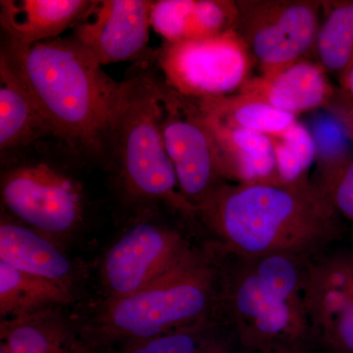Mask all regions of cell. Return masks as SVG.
<instances>
[{
    "label": "cell",
    "mask_w": 353,
    "mask_h": 353,
    "mask_svg": "<svg viewBox=\"0 0 353 353\" xmlns=\"http://www.w3.org/2000/svg\"><path fill=\"white\" fill-rule=\"evenodd\" d=\"M196 219L221 252L245 257L307 259L350 229L309 178L224 183L197 208Z\"/></svg>",
    "instance_id": "6da1fadb"
},
{
    "label": "cell",
    "mask_w": 353,
    "mask_h": 353,
    "mask_svg": "<svg viewBox=\"0 0 353 353\" xmlns=\"http://www.w3.org/2000/svg\"><path fill=\"white\" fill-rule=\"evenodd\" d=\"M0 60L22 81L65 146L75 154L105 160L122 82L69 38L29 46L6 41Z\"/></svg>",
    "instance_id": "7a4b0ae2"
},
{
    "label": "cell",
    "mask_w": 353,
    "mask_h": 353,
    "mask_svg": "<svg viewBox=\"0 0 353 353\" xmlns=\"http://www.w3.org/2000/svg\"><path fill=\"white\" fill-rule=\"evenodd\" d=\"M222 253L218 316L245 352L314 353L305 259Z\"/></svg>",
    "instance_id": "3957f363"
},
{
    "label": "cell",
    "mask_w": 353,
    "mask_h": 353,
    "mask_svg": "<svg viewBox=\"0 0 353 353\" xmlns=\"http://www.w3.org/2000/svg\"><path fill=\"white\" fill-rule=\"evenodd\" d=\"M221 259L215 245L194 248L173 269L129 296L108 299L88 341L125 345L189 326L217 315Z\"/></svg>",
    "instance_id": "277c9868"
},
{
    "label": "cell",
    "mask_w": 353,
    "mask_h": 353,
    "mask_svg": "<svg viewBox=\"0 0 353 353\" xmlns=\"http://www.w3.org/2000/svg\"><path fill=\"white\" fill-rule=\"evenodd\" d=\"M143 65L128 77L114 115L105 160L131 201L163 204L189 219L196 210L183 199L158 119L159 77Z\"/></svg>",
    "instance_id": "5b68a950"
},
{
    "label": "cell",
    "mask_w": 353,
    "mask_h": 353,
    "mask_svg": "<svg viewBox=\"0 0 353 353\" xmlns=\"http://www.w3.org/2000/svg\"><path fill=\"white\" fill-rule=\"evenodd\" d=\"M163 82L188 99H217L240 92L254 60L236 30L213 38L162 44L157 51Z\"/></svg>",
    "instance_id": "8992f818"
},
{
    "label": "cell",
    "mask_w": 353,
    "mask_h": 353,
    "mask_svg": "<svg viewBox=\"0 0 353 353\" xmlns=\"http://www.w3.org/2000/svg\"><path fill=\"white\" fill-rule=\"evenodd\" d=\"M158 119L181 194L197 209L228 183L221 170L214 139L194 99L158 80Z\"/></svg>",
    "instance_id": "52a82bcc"
},
{
    "label": "cell",
    "mask_w": 353,
    "mask_h": 353,
    "mask_svg": "<svg viewBox=\"0 0 353 353\" xmlns=\"http://www.w3.org/2000/svg\"><path fill=\"white\" fill-rule=\"evenodd\" d=\"M3 164L2 203L17 219L48 238L71 233L82 222V188L55 165L29 155Z\"/></svg>",
    "instance_id": "ba28073f"
},
{
    "label": "cell",
    "mask_w": 353,
    "mask_h": 353,
    "mask_svg": "<svg viewBox=\"0 0 353 353\" xmlns=\"http://www.w3.org/2000/svg\"><path fill=\"white\" fill-rule=\"evenodd\" d=\"M314 353H353V230L305 259Z\"/></svg>",
    "instance_id": "9c48e42d"
},
{
    "label": "cell",
    "mask_w": 353,
    "mask_h": 353,
    "mask_svg": "<svg viewBox=\"0 0 353 353\" xmlns=\"http://www.w3.org/2000/svg\"><path fill=\"white\" fill-rule=\"evenodd\" d=\"M236 32L259 64L260 76L271 78L303 60L314 48L322 4L313 1L236 2Z\"/></svg>",
    "instance_id": "30bf717a"
},
{
    "label": "cell",
    "mask_w": 353,
    "mask_h": 353,
    "mask_svg": "<svg viewBox=\"0 0 353 353\" xmlns=\"http://www.w3.org/2000/svg\"><path fill=\"white\" fill-rule=\"evenodd\" d=\"M194 248L176 230L138 221L111 246L102 262V282L109 299L129 296L152 284Z\"/></svg>",
    "instance_id": "8fae6325"
},
{
    "label": "cell",
    "mask_w": 353,
    "mask_h": 353,
    "mask_svg": "<svg viewBox=\"0 0 353 353\" xmlns=\"http://www.w3.org/2000/svg\"><path fill=\"white\" fill-rule=\"evenodd\" d=\"M153 3L95 0L69 39L101 66L138 61L148 53Z\"/></svg>",
    "instance_id": "7c38bea8"
},
{
    "label": "cell",
    "mask_w": 353,
    "mask_h": 353,
    "mask_svg": "<svg viewBox=\"0 0 353 353\" xmlns=\"http://www.w3.org/2000/svg\"><path fill=\"white\" fill-rule=\"evenodd\" d=\"M46 139H53L64 145L39 111L22 81L6 62L0 60V152L2 164L39 150L38 145H43Z\"/></svg>",
    "instance_id": "4fadbf2b"
},
{
    "label": "cell",
    "mask_w": 353,
    "mask_h": 353,
    "mask_svg": "<svg viewBox=\"0 0 353 353\" xmlns=\"http://www.w3.org/2000/svg\"><path fill=\"white\" fill-rule=\"evenodd\" d=\"M326 73L319 64L301 60L271 78L252 77L236 94L297 116L333 101Z\"/></svg>",
    "instance_id": "5bb4252c"
},
{
    "label": "cell",
    "mask_w": 353,
    "mask_h": 353,
    "mask_svg": "<svg viewBox=\"0 0 353 353\" xmlns=\"http://www.w3.org/2000/svg\"><path fill=\"white\" fill-rule=\"evenodd\" d=\"M92 4L90 0H1L0 23L7 41L29 46L73 29Z\"/></svg>",
    "instance_id": "9a60e30c"
},
{
    "label": "cell",
    "mask_w": 353,
    "mask_h": 353,
    "mask_svg": "<svg viewBox=\"0 0 353 353\" xmlns=\"http://www.w3.org/2000/svg\"><path fill=\"white\" fill-rule=\"evenodd\" d=\"M150 22L166 43L213 38L236 30L239 7L224 0H159Z\"/></svg>",
    "instance_id": "2e32d148"
},
{
    "label": "cell",
    "mask_w": 353,
    "mask_h": 353,
    "mask_svg": "<svg viewBox=\"0 0 353 353\" xmlns=\"http://www.w3.org/2000/svg\"><path fill=\"white\" fill-rule=\"evenodd\" d=\"M204 120L214 139L221 170L227 182H253L278 176L270 137L224 126L205 117Z\"/></svg>",
    "instance_id": "e0dca14e"
},
{
    "label": "cell",
    "mask_w": 353,
    "mask_h": 353,
    "mask_svg": "<svg viewBox=\"0 0 353 353\" xmlns=\"http://www.w3.org/2000/svg\"><path fill=\"white\" fill-rule=\"evenodd\" d=\"M48 240L32 228L2 218L0 261L26 273L69 285L71 263Z\"/></svg>",
    "instance_id": "ac0fdd59"
},
{
    "label": "cell",
    "mask_w": 353,
    "mask_h": 353,
    "mask_svg": "<svg viewBox=\"0 0 353 353\" xmlns=\"http://www.w3.org/2000/svg\"><path fill=\"white\" fill-rule=\"evenodd\" d=\"M69 285L18 270L0 261V315L16 319L71 301Z\"/></svg>",
    "instance_id": "d6986e66"
},
{
    "label": "cell",
    "mask_w": 353,
    "mask_h": 353,
    "mask_svg": "<svg viewBox=\"0 0 353 353\" xmlns=\"http://www.w3.org/2000/svg\"><path fill=\"white\" fill-rule=\"evenodd\" d=\"M236 334L218 315L145 341L122 353H245Z\"/></svg>",
    "instance_id": "ffe728a7"
},
{
    "label": "cell",
    "mask_w": 353,
    "mask_h": 353,
    "mask_svg": "<svg viewBox=\"0 0 353 353\" xmlns=\"http://www.w3.org/2000/svg\"><path fill=\"white\" fill-rule=\"evenodd\" d=\"M204 117L209 121L281 138L297 123L296 116L240 94L196 101Z\"/></svg>",
    "instance_id": "44dd1931"
},
{
    "label": "cell",
    "mask_w": 353,
    "mask_h": 353,
    "mask_svg": "<svg viewBox=\"0 0 353 353\" xmlns=\"http://www.w3.org/2000/svg\"><path fill=\"white\" fill-rule=\"evenodd\" d=\"M51 311L2 320V347L9 353H85L66 324Z\"/></svg>",
    "instance_id": "7402d4cb"
},
{
    "label": "cell",
    "mask_w": 353,
    "mask_h": 353,
    "mask_svg": "<svg viewBox=\"0 0 353 353\" xmlns=\"http://www.w3.org/2000/svg\"><path fill=\"white\" fill-rule=\"evenodd\" d=\"M314 48L318 64L341 79L353 62V1L332 4L320 24Z\"/></svg>",
    "instance_id": "603a6c76"
},
{
    "label": "cell",
    "mask_w": 353,
    "mask_h": 353,
    "mask_svg": "<svg viewBox=\"0 0 353 353\" xmlns=\"http://www.w3.org/2000/svg\"><path fill=\"white\" fill-rule=\"evenodd\" d=\"M271 139L279 178L285 182L308 178L309 169L317 159V145L310 130L297 122L284 136Z\"/></svg>",
    "instance_id": "cb8c5ba5"
},
{
    "label": "cell",
    "mask_w": 353,
    "mask_h": 353,
    "mask_svg": "<svg viewBox=\"0 0 353 353\" xmlns=\"http://www.w3.org/2000/svg\"><path fill=\"white\" fill-rule=\"evenodd\" d=\"M312 182L324 192L336 214L353 230V157Z\"/></svg>",
    "instance_id": "d4e9b609"
},
{
    "label": "cell",
    "mask_w": 353,
    "mask_h": 353,
    "mask_svg": "<svg viewBox=\"0 0 353 353\" xmlns=\"http://www.w3.org/2000/svg\"><path fill=\"white\" fill-rule=\"evenodd\" d=\"M341 101L336 104V114L353 120V62L340 79Z\"/></svg>",
    "instance_id": "484cf974"
},
{
    "label": "cell",
    "mask_w": 353,
    "mask_h": 353,
    "mask_svg": "<svg viewBox=\"0 0 353 353\" xmlns=\"http://www.w3.org/2000/svg\"><path fill=\"white\" fill-rule=\"evenodd\" d=\"M336 117H338L339 119L341 121V123L345 125V128H347L350 139H352L353 141V120L343 115H336Z\"/></svg>",
    "instance_id": "4316f807"
},
{
    "label": "cell",
    "mask_w": 353,
    "mask_h": 353,
    "mask_svg": "<svg viewBox=\"0 0 353 353\" xmlns=\"http://www.w3.org/2000/svg\"><path fill=\"white\" fill-rule=\"evenodd\" d=\"M0 353H9V352H7V350H6V347H2V345H1V350H0Z\"/></svg>",
    "instance_id": "83f0119b"
},
{
    "label": "cell",
    "mask_w": 353,
    "mask_h": 353,
    "mask_svg": "<svg viewBox=\"0 0 353 353\" xmlns=\"http://www.w3.org/2000/svg\"><path fill=\"white\" fill-rule=\"evenodd\" d=\"M245 353H257V352H245Z\"/></svg>",
    "instance_id": "f1b7e54d"
}]
</instances>
